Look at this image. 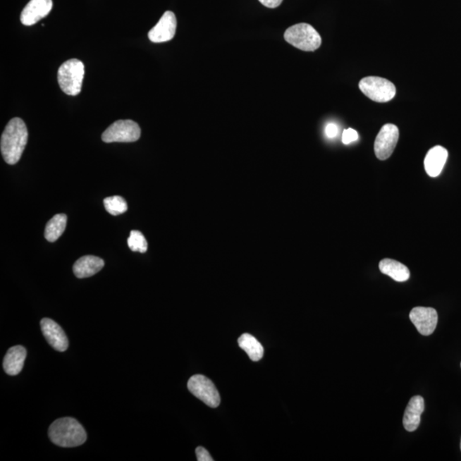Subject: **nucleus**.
<instances>
[{
	"label": "nucleus",
	"mask_w": 461,
	"mask_h": 461,
	"mask_svg": "<svg viewBox=\"0 0 461 461\" xmlns=\"http://www.w3.org/2000/svg\"><path fill=\"white\" fill-rule=\"evenodd\" d=\"M338 128L337 125L334 123H329L326 128V135L329 139H333L336 136L338 135Z\"/></svg>",
	"instance_id": "obj_24"
},
{
	"label": "nucleus",
	"mask_w": 461,
	"mask_h": 461,
	"mask_svg": "<svg viewBox=\"0 0 461 461\" xmlns=\"http://www.w3.org/2000/svg\"><path fill=\"white\" fill-rule=\"evenodd\" d=\"M359 88L367 98L378 103L389 102L396 94L395 85L381 77H365L359 82Z\"/></svg>",
	"instance_id": "obj_5"
},
{
	"label": "nucleus",
	"mask_w": 461,
	"mask_h": 461,
	"mask_svg": "<svg viewBox=\"0 0 461 461\" xmlns=\"http://www.w3.org/2000/svg\"><path fill=\"white\" fill-rule=\"evenodd\" d=\"M141 129L132 120H119L111 125L102 135L105 143H131L140 139Z\"/></svg>",
	"instance_id": "obj_6"
},
{
	"label": "nucleus",
	"mask_w": 461,
	"mask_h": 461,
	"mask_svg": "<svg viewBox=\"0 0 461 461\" xmlns=\"http://www.w3.org/2000/svg\"><path fill=\"white\" fill-rule=\"evenodd\" d=\"M197 459L198 461H213L211 455L206 448L198 447L196 450Z\"/></svg>",
	"instance_id": "obj_23"
},
{
	"label": "nucleus",
	"mask_w": 461,
	"mask_h": 461,
	"mask_svg": "<svg viewBox=\"0 0 461 461\" xmlns=\"http://www.w3.org/2000/svg\"><path fill=\"white\" fill-rule=\"evenodd\" d=\"M424 410V400L422 396L415 395L412 398L404 412L403 426L407 431L417 430Z\"/></svg>",
	"instance_id": "obj_14"
},
{
	"label": "nucleus",
	"mask_w": 461,
	"mask_h": 461,
	"mask_svg": "<svg viewBox=\"0 0 461 461\" xmlns=\"http://www.w3.org/2000/svg\"><path fill=\"white\" fill-rule=\"evenodd\" d=\"M238 345L247 353L253 362H259L264 357V349L252 335L245 333L238 338Z\"/></svg>",
	"instance_id": "obj_18"
},
{
	"label": "nucleus",
	"mask_w": 461,
	"mask_h": 461,
	"mask_svg": "<svg viewBox=\"0 0 461 461\" xmlns=\"http://www.w3.org/2000/svg\"><path fill=\"white\" fill-rule=\"evenodd\" d=\"M399 140V129L394 124H386L380 129L374 142V152L379 160H386L394 152Z\"/></svg>",
	"instance_id": "obj_8"
},
{
	"label": "nucleus",
	"mask_w": 461,
	"mask_h": 461,
	"mask_svg": "<svg viewBox=\"0 0 461 461\" xmlns=\"http://www.w3.org/2000/svg\"><path fill=\"white\" fill-rule=\"evenodd\" d=\"M262 5H264L266 7L271 8V9H274L280 6L283 2V0H259Z\"/></svg>",
	"instance_id": "obj_25"
},
{
	"label": "nucleus",
	"mask_w": 461,
	"mask_h": 461,
	"mask_svg": "<svg viewBox=\"0 0 461 461\" xmlns=\"http://www.w3.org/2000/svg\"><path fill=\"white\" fill-rule=\"evenodd\" d=\"M188 387L190 392L210 407H217L221 403V396L214 383L204 375H193L189 379Z\"/></svg>",
	"instance_id": "obj_7"
},
{
	"label": "nucleus",
	"mask_w": 461,
	"mask_h": 461,
	"mask_svg": "<svg viewBox=\"0 0 461 461\" xmlns=\"http://www.w3.org/2000/svg\"><path fill=\"white\" fill-rule=\"evenodd\" d=\"M52 6V0H30L22 11V23L25 26L34 25L50 13Z\"/></svg>",
	"instance_id": "obj_12"
},
{
	"label": "nucleus",
	"mask_w": 461,
	"mask_h": 461,
	"mask_svg": "<svg viewBox=\"0 0 461 461\" xmlns=\"http://www.w3.org/2000/svg\"><path fill=\"white\" fill-rule=\"evenodd\" d=\"M460 366H461V364H460Z\"/></svg>",
	"instance_id": "obj_27"
},
{
	"label": "nucleus",
	"mask_w": 461,
	"mask_h": 461,
	"mask_svg": "<svg viewBox=\"0 0 461 461\" xmlns=\"http://www.w3.org/2000/svg\"><path fill=\"white\" fill-rule=\"evenodd\" d=\"M104 266L103 259L94 256H85L75 262L73 271L77 278H89L98 273Z\"/></svg>",
	"instance_id": "obj_16"
},
{
	"label": "nucleus",
	"mask_w": 461,
	"mask_h": 461,
	"mask_svg": "<svg viewBox=\"0 0 461 461\" xmlns=\"http://www.w3.org/2000/svg\"><path fill=\"white\" fill-rule=\"evenodd\" d=\"M448 153L446 149L440 145L431 148L424 159V169L431 177H438L442 173L448 159Z\"/></svg>",
	"instance_id": "obj_13"
},
{
	"label": "nucleus",
	"mask_w": 461,
	"mask_h": 461,
	"mask_svg": "<svg viewBox=\"0 0 461 461\" xmlns=\"http://www.w3.org/2000/svg\"><path fill=\"white\" fill-rule=\"evenodd\" d=\"M460 450H461V442H460Z\"/></svg>",
	"instance_id": "obj_26"
},
{
	"label": "nucleus",
	"mask_w": 461,
	"mask_h": 461,
	"mask_svg": "<svg viewBox=\"0 0 461 461\" xmlns=\"http://www.w3.org/2000/svg\"><path fill=\"white\" fill-rule=\"evenodd\" d=\"M177 20L172 11H166L156 25L149 32L148 37L153 43L169 42L175 37Z\"/></svg>",
	"instance_id": "obj_10"
},
{
	"label": "nucleus",
	"mask_w": 461,
	"mask_h": 461,
	"mask_svg": "<svg viewBox=\"0 0 461 461\" xmlns=\"http://www.w3.org/2000/svg\"><path fill=\"white\" fill-rule=\"evenodd\" d=\"M50 440L63 448L80 446L87 441V432L75 419L62 418L56 419L49 428Z\"/></svg>",
	"instance_id": "obj_2"
},
{
	"label": "nucleus",
	"mask_w": 461,
	"mask_h": 461,
	"mask_svg": "<svg viewBox=\"0 0 461 461\" xmlns=\"http://www.w3.org/2000/svg\"><path fill=\"white\" fill-rule=\"evenodd\" d=\"M67 224V216L64 214H56L51 219L47 222L46 229H44V238L47 241L55 242L62 236L66 230Z\"/></svg>",
	"instance_id": "obj_19"
},
{
	"label": "nucleus",
	"mask_w": 461,
	"mask_h": 461,
	"mask_svg": "<svg viewBox=\"0 0 461 461\" xmlns=\"http://www.w3.org/2000/svg\"><path fill=\"white\" fill-rule=\"evenodd\" d=\"M104 204L107 212L115 216L127 212L128 210L126 200L120 196H113L104 198Z\"/></svg>",
	"instance_id": "obj_20"
},
{
	"label": "nucleus",
	"mask_w": 461,
	"mask_h": 461,
	"mask_svg": "<svg viewBox=\"0 0 461 461\" xmlns=\"http://www.w3.org/2000/svg\"><path fill=\"white\" fill-rule=\"evenodd\" d=\"M27 357L25 348L14 346L7 351L4 358L3 367L8 375L16 376L21 373Z\"/></svg>",
	"instance_id": "obj_15"
},
{
	"label": "nucleus",
	"mask_w": 461,
	"mask_h": 461,
	"mask_svg": "<svg viewBox=\"0 0 461 461\" xmlns=\"http://www.w3.org/2000/svg\"><path fill=\"white\" fill-rule=\"evenodd\" d=\"M358 140V133L352 128L345 129L343 133L342 141L345 145H349Z\"/></svg>",
	"instance_id": "obj_22"
},
{
	"label": "nucleus",
	"mask_w": 461,
	"mask_h": 461,
	"mask_svg": "<svg viewBox=\"0 0 461 461\" xmlns=\"http://www.w3.org/2000/svg\"><path fill=\"white\" fill-rule=\"evenodd\" d=\"M42 333L49 345L59 352L67 350L68 340L66 333L58 323L51 319L44 318L40 321Z\"/></svg>",
	"instance_id": "obj_11"
},
{
	"label": "nucleus",
	"mask_w": 461,
	"mask_h": 461,
	"mask_svg": "<svg viewBox=\"0 0 461 461\" xmlns=\"http://www.w3.org/2000/svg\"><path fill=\"white\" fill-rule=\"evenodd\" d=\"M27 139L28 133L24 121L18 117L11 119L2 133L0 142L3 159L8 164L14 165L21 159Z\"/></svg>",
	"instance_id": "obj_1"
},
{
	"label": "nucleus",
	"mask_w": 461,
	"mask_h": 461,
	"mask_svg": "<svg viewBox=\"0 0 461 461\" xmlns=\"http://www.w3.org/2000/svg\"><path fill=\"white\" fill-rule=\"evenodd\" d=\"M285 39L295 47L305 51H314L321 46V35L307 23H297L285 32Z\"/></svg>",
	"instance_id": "obj_4"
},
{
	"label": "nucleus",
	"mask_w": 461,
	"mask_h": 461,
	"mask_svg": "<svg viewBox=\"0 0 461 461\" xmlns=\"http://www.w3.org/2000/svg\"><path fill=\"white\" fill-rule=\"evenodd\" d=\"M128 247L133 252L145 253L147 252L148 242L140 230H133L128 240Z\"/></svg>",
	"instance_id": "obj_21"
},
{
	"label": "nucleus",
	"mask_w": 461,
	"mask_h": 461,
	"mask_svg": "<svg viewBox=\"0 0 461 461\" xmlns=\"http://www.w3.org/2000/svg\"><path fill=\"white\" fill-rule=\"evenodd\" d=\"M84 75L82 61L75 59L67 61L61 66L58 72L60 88L68 95H78L82 91Z\"/></svg>",
	"instance_id": "obj_3"
},
{
	"label": "nucleus",
	"mask_w": 461,
	"mask_h": 461,
	"mask_svg": "<svg viewBox=\"0 0 461 461\" xmlns=\"http://www.w3.org/2000/svg\"><path fill=\"white\" fill-rule=\"evenodd\" d=\"M379 269L382 273L388 275L396 282H405L410 278V269L401 262L392 259L386 258L380 262Z\"/></svg>",
	"instance_id": "obj_17"
},
{
	"label": "nucleus",
	"mask_w": 461,
	"mask_h": 461,
	"mask_svg": "<svg viewBox=\"0 0 461 461\" xmlns=\"http://www.w3.org/2000/svg\"><path fill=\"white\" fill-rule=\"evenodd\" d=\"M410 317L420 334L430 336L434 333L438 322V314L434 307H416Z\"/></svg>",
	"instance_id": "obj_9"
}]
</instances>
